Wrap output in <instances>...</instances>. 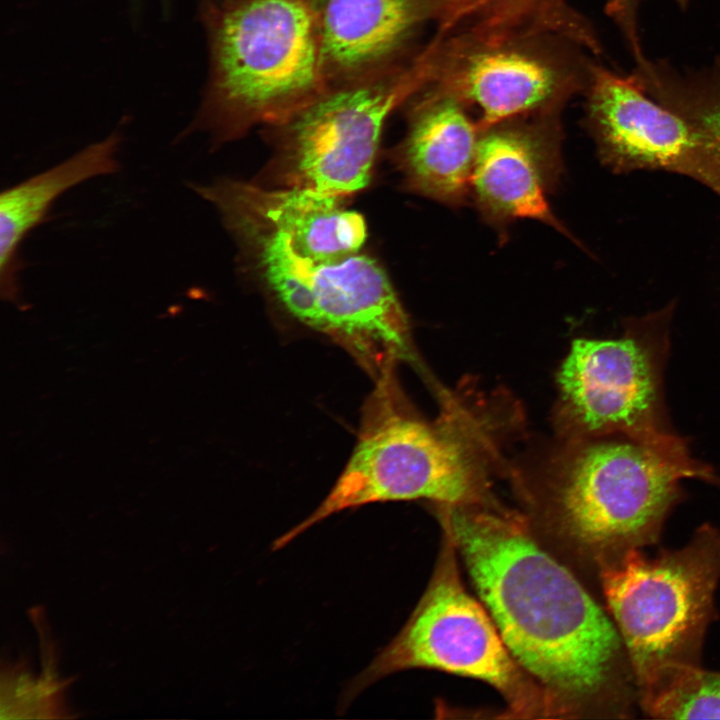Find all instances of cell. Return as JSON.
<instances>
[{"label": "cell", "instance_id": "obj_12", "mask_svg": "<svg viewBox=\"0 0 720 720\" xmlns=\"http://www.w3.org/2000/svg\"><path fill=\"white\" fill-rule=\"evenodd\" d=\"M191 188L217 209L223 223L246 221L272 229L316 261L356 254L366 239L363 217L345 209L343 197L299 187L269 189L232 179Z\"/></svg>", "mask_w": 720, "mask_h": 720}, {"label": "cell", "instance_id": "obj_21", "mask_svg": "<svg viewBox=\"0 0 720 720\" xmlns=\"http://www.w3.org/2000/svg\"><path fill=\"white\" fill-rule=\"evenodd\" d=\"M323 0H313V2L316 4L317 8L322 3Z\"/></svg>", "mask_w": 720, "mask_h": 720}, {"label": "cell", "instance_id": "obj_8", "mask_svg": "<svg viewBox=\"0 0 720 720\" xmlns=\"http://www.w3.org/2000/svg\"><path fill=\"white\" fill-rule=\"evenodd\" d=\"M674 306L626 320L619 338L572 343L558 382L569 417L584 434L657 444L681 438L664 399Z\"/></svg>", "mask_w": 720, "mask_h": 720}, {"label": "cell", "instance_id": "obj_16", "mask_svg": "<svg viewBox=\"0 0 720 720\" xmlns=\"http://www.w3.org/2000/svg\"><path fill=\"white\" fill-rule=\"evenodd\" d=\"M121 135L113 132L67 159L2 191L0 196V288L7 301L19 300V248L52 204L69 189L119 169Z\"/></svg>", "mask_w": 720, "mask_h": 720}, {"label": "cell", "instance_id": "obj_15", "mask_svg": "<svg viewBox=\"0 0 720 720\" xmlns=\"http://www.w3.org/2000/svg\"><path fill=\"white\" fill-rule=\"evenodd\" d=\"M427 0H323L318 27L327 82L384 63L410 38Z\"/></svg>", "mask_w": 720, "mask_h": 720}, {"label": "cell", "instance_id": "obj_18", "mask_svg": "<svg viewBox=\"0 0 720 720\" xmlns=\"http://www.w3.org/2000/svg\"><path fill=\"white\" fill-rule=\"evenodd\" d=\"M440 19L441 31L472 22L502 24L521 21L543 12L550 0H427Z\"/></svg>", "mask_w": 720, "mask_h": 720}, {"label": "cell", "instance_id": "obj_5", "mask_svg": "<svg viewBox=\"0 0 720 720\" xmlns=\"http://www.w3.org/2000/svg\"><path fill=\"white\" fill-rule=\"evenodd\" d=\"M587 442L569 457L557 488L568 534L597 566L659 542L684 497L681 479L706 480L711 469L683 439L651 443L627 435Z\"/></svg>", "mask_w": 720, "mask_h": 720}, {"label": "cell", "instance_id": "obj_19", "mask_svg": "<svg viewBox=\"0 0 720 720\" xmlns=\"http://www.w3.org/2000/svg\"><path fill=\"white\" fill-rule=\"evenodd\" d=\"M681 8H686L689 0H674ZM641 0H607V13L615 20L623 32L635 61L645 56L637 27V10Z\"/></svg>", "mask_w": 720, "mask_h": 720}, {"label": "cell", "instance_id": "obj_14", "mask_svg": "<svg viewBox=\"0 0 720 720\" xmlns=\"http://www.w3.org/2000/svg\"><path fill=\"white\" fill-rule=\"evenodd\" d=\"M480 133L459 101L430 92L415 107L398 152L409 187L447 203L462 200L471 186Z\"/></svg>", "mask_w": 720, "mask_h": 720}, {"label": "cell", "instance_id": "obj_13", "mask_svg": "<svg viewBox=\"0 0 720 720\" xmlns=\"http://www.w3.org/2000/svg\"><path fill=\"white\" fill-rule=\"evenodd\" d=\"M543 136L535 129L504 124L481 132L471 187L490 216L531 218L565 233L545 195L554 159Z\"/></svg>", "mask_w": 720, "mask_h": 720}, {"label": "cell", "instance_id": "obj_6", "mask_svg": "<svg viewBox=\"0 0 720 720\" xmlns=\"http://www.w3.org/2000/svg\"><path fill=\"white\" fill-rule=\"evenodd\" d=\"M392 376L391 368L375 379L356 445L328 495L307 518L279 536L273 550L349 508L420 498L466 505L479 496L480 471L470 449L456 435L404 409Z\"/></svg>", "mask_w": 720, "mask_h": 720}, {"label": "cell", "instance_id": "obj_3", "mask_svg": "<svg viewBox=\"0 0 720 720\" xmlns=\"http://www.w3.org/2000/svg\"><path fill=\"white\" fill-rule=\"evenodd\" d=\"M598 569L638 696L678 670L702 666L706 634L718 616L720 528L703 523L679 548L655 556L633 550Z\"/></svg>", "mask_w": 720, "mask_h": 720}, {"label": "cell", "instance_id": "obj_10", "mask_svg": "<svg viewBox=\"0 0 720 720\" xmlns=\"http://www.w3.org/2000/svg\"><path fill=\"white\" fill-rule=\"evenodd\" d=\"M527 23L474 26L441 59L434 51V91L476 108L480 132L544 112L589 83L593 64L542 41L539 32L556 27Z\"/></svg>", "mask_w": 720, "mask_h": 720}, {"label": "cell", "instance_id": "obj_7", "mask_svg": "<svg viewBox=\"0 0 720 720\" xmlns=\"http://www.w3.org/2000/svg\"><path fill=\"white\" fill-rule=\"evenodd\" d=\"M449 536V534H448ZM405 626L348 685L351 700L372 683L411 668H430L482 680L498 689L513 712H542L549 694L527 677L493 619L463 587L452 539Z\"/></svg>", "mask_w": 720, "mask_h": 720}, {"label": "cell", "instance_id": "obj_4", "mask_svg": "<svg viewBox=\"0 0 720 720\" xmlns=\"http://www.w3.org/2000/svg\"><path fill=\"white\" fill-rule=\"evenodd\" d=\"M267 288L283 308L342 345L374 378L413 359L406 313L382 267L359 252L316 261L267 227L228 221Z\"/></svg>", "mask_w": 720, "mask_h": 720}, {"label": "cell", "instance_id": "obj_20", "mask_svg": "<svg viewBox=\"0 0 720 720\" xmlns=\"http://www.w3.org/2000/svg\"><path fill=\"white\" fill-rule=\"evenodd\" d=\"M713 484L720 488V476H718V477H717V475L715 476V478L713 480Z\"/></svg>", "mask_w": 720, "mask_h": 720}, {"label": "cell", "instance_id": "obj_2", "mask_svg": "<svg viewBox=\"0 0 720 720\" xmlns=\"http://www.w3.org/2000/svg\"><path fill=\"white\" fill-rule=\"evenodd\" d=\"M210 45L204 101L189 129L233 137L279 126L328 90L313 0H224L202 7Z\"/></svg>", "mask_w": 720, "mask_h": 720}, {"label": "cell", "instance_id": "obj_9", "mask_svg": "<svg viewBox=\"0 0 720 720\" xmlns=\"http://www.w3.org/2000/svg\"><path fill=\"white\" fill-rule=\"evenodd\" d=\"M431 75L425 53L406 69L328 89L279 125L283 187L343 198L366 187L386 118Z\"/></svg>", "mask_w": 720, "mask_h": 720}, {"label": "cell", "instance_id": "obj_17", "mask_svg": "<svg viewBox=\"0 0 720 720\" xmlns=\"http://www.w3.org/2000/svg\"><path fill=\"white\" fill-rule=\"evenodd\" d=\"M640 82L649 96L703 135L720 171V57L709 67L687 72L665 61H652L641 73ZM717 194L720 196V185Z\"/></svg>", "mask_w": 720, "mask_h": 720}, {"label": "cell", "instance_id": "obj_1", "mask_svg": "<svg viewBox=\"0 0 720 720\" xmlns=\"http://www.w3.org/2000/svg\"><path fill=\"white\" fill-rule=\"evenodd\" d=\"M447 531L517 663L551 696L613 718L639 710L613 620L518 520L449 505Z\"/></svg>", "mask_w": 720, "mask_h": 720}, {"label": "cell", "instance_id": "obj_11", "mask_svg": "<svg viewBox=\"0 0 720 720\" xmlns=\"http://www.w3.org/2000/svg\"><path fill=\"white\" fill-rule=\"evenodd\" d=\"M586 90L587 122L611 169L680 174L717 193L719 165L706 139L649 96L631 74L593 64Z\"/></svg>", "mask_w": 720, "mask_h": 720}]
</instances>
